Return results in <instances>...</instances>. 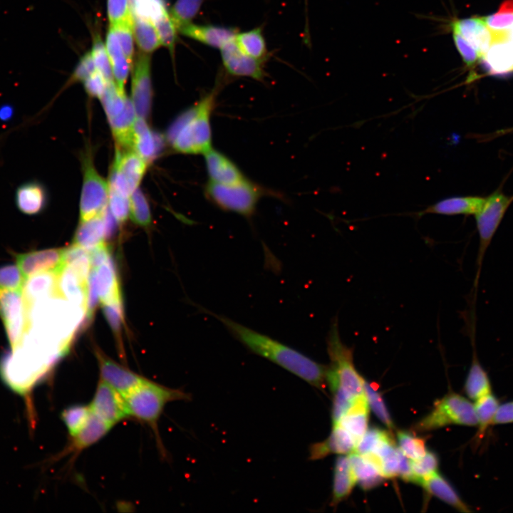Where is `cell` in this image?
Returning a JSON list of instances; mask_svg holds the SVG:
<instances>
[{"label": "cell", "instance_id": "16", "mask_svg": "<svg viewBox=\"0 0 513 513\" xmlns=\"http://www.w3.org/2000/svg\"><path fill=\"white\" fill-rule=\"evenodd\" d=\"M204 156L209 177V181L232 185L247 179L238 166L219 151L212 147L204 154Z\"/></svg>", "mask_w": 513, "mask_h": 513}, {"label": "cell", "instance_id": "4", "mask_svg": "<svg viewBox=\"0 0 513 513\" xmlns=\"http://www.w3.org/2000/svg\"><path fill=\"white\" fill-rule=\"evenodd\" d=\"M130 416L156 428L165 406L172 400H187L185 393L168 388L147 379L124 397Z\"/></svg>", "mask_w": 513, "mask_h": 513}, {"label": "cell", "instance_id": "51", "mask_svg": "<svg viewBox=\"0 0 513 513\" xmlns=\"http://www.w3.org/2000/svg\"><path fill=\"white\" fill-rule=\"evenodd\" d=\"M109 24H115L133 19L131 0H107Z\"/></svg>", "mask_w": 513, "mask_h": 513}, {"label": "cell", "instance_id": "55", "mask_svg": "<svg viewBox=\"0 0 513 513\" xmlns=\"http://www.w3.org/2000/svg\"><path fill=\"white\" fill-rule=\"evenodd\" d=\"M103 310L111 328L116 336L119 337L123 322L122 303L103 304Z\"/></svg>", "mask_w": 513, "mask_h": 513}, {"label": "cell", "instance_id": "40", "mask_svg": "<svg viewBox=\"0 0 513 513\" xmlns=\"http://www.w3.org/2000/svg\"><path fill=\"white\" fill-rule=\"evenodd\" d=\"M161 46L167 48L173 55L178 32L169 12L164 11L153 21Z\"/></svg>", "mask_w": 513, "mask_h": 513}, {"label": "cell", "instance_id": "7", "mask_svg": "<svg viewBox=\"0 0 513 513\" xmlns=\"http://www.w3.org/2000/svg\"><path fill=\"white\" fill-rule=\"evenodd\" d=\"M512 199L501 192L496 191L485 198L481 209L475 214L479 234L475 286L480 278L481 266L487 249Z\"/></svg>", "mask_w": 513, "mask_h": 513}, {"label": "cell", "instance_id": "23", "mask_svg": "<svg viewBox=\"0 0 513 513\" xmlns=\"http://www.w3.org/2000/svg\"><path fill=\"white\" fill-rule=\"evenodd\" d=\"M93 269L95 271L97 289L102 304L122 303L120 284L112 256Z\"/></svg>", "mask_w": 513, "mask_h": 513}, {"label": "cell", "instance_id": "35", "mask_svg": "<svg viewBox=\"0 0 513 513\" xmlns=\"http://www.w3.org/2000/svg\"><path fill=\"white\" fill-rule=\"evenodd\" d=\"M133 31L140 52L150 54L161 46L151 20L133 13Z\"/></svg>", "mask_w": 513, "mask_h": 513}, {"label": "cell", "instance_id": "28", "mask_svg": "<svg viewBox=\"0 0 513 513\" xmlns=\"http://www.w3.org/2000/svg\"><path fill=\"white\" fill-rule=\"evenodd\" d=\"M473 352L464 390L467 397L473 400L492 393L490 379L487 371L477 358L474 338L472 337Z\"/></svg>", "mask_w": 513, "mask_h": 513}, {"label": "cell", "instance_id": "20", "mask_svg": "<svg viewBox=\"0 0 513 513\" xmlns=\"http://www.w3.org/2000/svg\"><path fill=\"white\" fill-rule=\"evenodd\" d=\"M22 288L26 306L52 296H60L58 289V273L45 271L28 277Z\"/></svg>", "mask_w": 513, "mask_h": 513}, {"label": "cell", "instance_id": "44", "mask_svg": "<svg viewBox=\"0 0 513 513\" xmlns=\"http://www.w3.org/2000/svg\"><path fill=\"white\" fill-rule=\"evenodd\" d=\"M91 413L90 406L76 405L65 409L61 413L62 420L71 436H75L83 427Z\"/></svg>", "mask_w": 513, "mask_h": 513}, {"label": "cell", "instance_id": "37", "mask_svg": "<svg viewBox=\"0 0 513 513\" xmlns=\"http://www.w3.org/2000/svg\"><path fill=\"white\" fill-rule=\"evenodd\" d=\"M235 43L238 48L246 55L263 61L267 57V48L261 28L237 32Z\"/></svg>", "mask_w": 513, "mask_h": 513}, {"label": "cell", "instance_id": "25", "mask_svg": "<svg viewBox=\"0 0 513 513\" xmlns=\"http://www.w3.org/2000/svg\"><path fill=\"white\" fill-rule=\"evenodd\" d=\"M486 69L495 75L513 71V41L508 38L493 43L482 57Z\"/></svg>", "mask_w": 513, "mask_h": 513}, {"label": "cell", "instance_id": "46", "mask_svg": "<svg viewBox=\"0 0 513 513\" xmlns=\"http://www.w3.org/2000/svg\"><path fill=\"white\" fill-rule=\"evenodd\" d=\"M130 215L133 221L138 225L147 227L151 222V214L147 201L137 188L130 196Z\"/></svg>", "mask_w": 513, "mask_h": 513}, {"label": "cell", "instance_id": "19", "mask_svg": "<svg viewBox=\"0 0 513 513\" xmlns=\"http://www.w3.org/2000/svg\"><path fill=\"white\" fill-rule=\"evenodd\" d=\"M178 32L187 38L219 49L234 40L237 33V31L233 28L212 24L197 25L192 23L180 28Z\"/></svg>", "mask_w": 513, "mask_h": 513}, {"label": "cell", "instance_id": "39", "mask_svg": "<svg viewBox=\"0 0 513 513\" xmlns=\"http://www.w3.org/2000/svg\"><path fill=\"white\" fill-rule=\"evenodd\" d=\"M204 0H177L169 14L177 31L192 23Z\"/></svg>", "mask_w": 513, "mask_h": 513}, {"label": "cell", "instance_id": "41", "mask_svg": "<svg viewBox=\"0 0 513 513\" xmlns=\"http://www.w3.org/2000/svg\"><path fill=\"white\" fill-rule=\"evenodd\" d=\"M128 99L125 93L120 92L114 81L108 83L100 100L108 120L123 110Z\"/></svg>", "mask_w": 513, "mask_h": 513}, {"label": "cell", "instance_id": "30", "mask_svg": "<svg viewBox=\"0 0 513 513\" xmlns=\"http://www.w3.org/2000/svg\"><path fill=\"white\" fill-rule=\"evenodd\" d=\"M348 456L356 481L363 489H372L385 479L378 466L369 458L355 452Z\"/></svg>", "mask_w": 513, "mask_h": 513}, {"label": "cell", "instance_id": "34", "mask_svg": "<svg viewBox=\"0 0 513 513\" xmlns=\"http://www.w3.org/2000/svg\"><path fill=\"white\" fill-rule=\"evenodd\" d=\"M157 141L145 119L136 118L134 124L132 147L147 163L152 160L158 150Z\"/></svg>", "mask_w": 513, "mask_h": 513}, {"label": "cell", "instance_id": "5", "mask_svg": "<svg viewBox=\"0 0 513 513\" xmlns=\"http://www.w3.org/2000/svg\"><path fill=\"white\" fill-rule=\"evenodd\" d=\"M268 191L249 181L223 185L209 181L204 189L206 197L219 208L250 217L256 209L261 197Z\"/></svg>", "mask_w": 513, "mask_h": 513}, {"label": "cell", "instance_id": "58", "mask_svg": "<svg viewBox=\"0 0 513 513\" xmlns=\"http://www.w3.org/2000/svg\"><path fill=\"white\" fill-rule=\"evenodd\" d=\"M13 115V108L7 105L0 108V120H7L11 118Z\"/></svg>", "mask_w": 513, "mask_h": 513}, {"label": "cell", "instance_id": "18", "mask_svg": "<svg viewBox=\"0 0 513 513\" xmlns=\"http://www.w3.org/2000/svg\"><path fill=\"white\" fill-rule=\"evenodd\" d=\"M356 444V440L345 428L335 424L328 438L310 447L309 459L316 460L330 454L348 455L355 451Z\"/></svg>", "mask_w": 513, "mask_h": 513}, {"label": "cell", "instance_id": "29", "mask_svg": "<svg viewBox=\"0 0 513 513\" xmlns=\"http://www.w3.org/2000/svg\"><path fill=\"white\" fill-rule=\"evenodd\" d=\"M420 485L429 494L437 497L458 511L462 512H472L452 486L437 472L424 480L420 483Z\"/></svg>", "mask_w": 513, "mask_h": 513}, {"label": "cell", "instance_id": "10", "mask_svg": "<svg viewBox=\"0 0 513 513\" xmlns=\"http://www.w3.org/2000/svg\"><path fill=\"white\" fill-rule=\"evenodd\" d=\"M21 292L0 288V318L11 349L19 343L27 326L26 307Z\"/></svg>", "mask_w": 513, "mask_h": 513}, {"label": "cell", "instance_id": "42", "mask_svg": "<svg viewBox=\"0 0 513 513\" xmlns=\"http://www.w3.org/2000/svg\"><path fill=\"white\" fill-rule=\"evenodd\" d=\"M438 463L437 455L430 451H427L425 455L419 459L410 460L412 482L420 484L424 480L437 472Z\"/></svg>", "mask_w": 513, "mask_h": 513}, {"label": "cell", "instance_id": "36", "mask_svg": "<svg viewBox=\"0 0 513 513\" xmlns=\"http://www.w3.org/2000/svg\"><path fill=\"white\" fill-rule=\"evenodd\" d=\"M482 18L492 33L493 43L507 38L513 28V0H505L495 14Z\"/></svg>", "mask_w": 513, "mask_h": 513}, {"label": "cell", "instance_id": "33", "mask_svg": "<svg viewBox=\"0 0 513 513\" xmlns=\"http://www.w3.org/2000/svg\"><path fill=\"white\" fill-rule=\"evenodd\" d=\"M137 115L131 100L128 99L123 110L108 120L114 138L120 147H132L134 124Z\"/></svg>", "mask_w": 513, "mask_h": 513}, {"label": "cell", "instance_id": "2", "mask_svg": "<svg viewBox=\"0 0 513 513\" xmlns=\"http://www.w3.org/2000/svg\"><path fill=\"white\" fill-rule=\"evenodd\" d=\"M217 85L172 123L167 138L172 148L184 154H204L212 148L211 118L219 91Z\"/></svg>", "mask_w": 513, "mask_h": 513}, {"label": "cell", "instance_id": "24", "mask_svg": "<svg viewBox=\"0 0 513 513\" xmlns=\"http://www.w3.org/2000/svg\"><path fill=\"white\" fill-rule=\"evenodd\" d=\"M484 200L485 198L477 196L449 197L430 205L421 214L475 215L481 209Z\"/></svg>", "mask_w": 513, "mask_h": 513}, {"label": "cell", "instance_id": "14", "mask_svg": "<svg viewBox=\"0 0 513 513\" xmlns=\"http://www.w3.org/2000/svg\"><path fill=\"white\" fill-rule=\"evenodd\" d=\"M96 356L100 380L108 384L123 397L133 390L146 379L116 363L97 351Z\"/></svg>", "mask_w": 513, "mask_h": 513}, {"label": "cell", "instance_id": "21", "mask_svg": "<svg viewBox=\"0 0 513 513\" xmlns=\"http://www.w3.org/2000/svg\"><path fill=\"white\" fill-rule=\"evenodd\" d=\"M58 289L61 297L86 313L88 280L83 279L70 266L63 265L58 273Z\"/></svg>", "mask_w": 513, "mask_h": 513}, {"label": "cell", "instance_id": "57", "mask_svg": "<svg viewBox=\"0 0 513 513\" xmlns=\"http://www.w3.org/2000/svg\"><path fill=\"white\" fill-rule=\"evenodd\" d=\"M513 423V400L499 404L493 425Z\"/></svg>", "mask_w": 513, "mask_h": 513}, {"label": "cell", "instance_id": "52", "mask_svg": "<svg viewBox=\"0 0 513 513\" xmlns=\"http://www.w3.org/2000/svg\"><path fill=\"white\" fill-rule=\"evenodd\" d=\"M387 433L388 432L378 428L368 429L358 441L354 452L361 455L369 454Z\"/></svg>", "mask_w": 513, "mask_h": 513}, {"label": "cell", "instance_id": "53", "mask_svg": "<svg viewBox=\"0 0 513 513\" xmlns=\"http://www.w3.org/2000/svg\"><path fill=\"white\" fill-rule=\"evenodd\" d=\"M455 45L467 67H472L480 58L477 51L462 35L451 29Z\"/></svg>", "mask_w": 513, "mask_h": 513}, {"label": "cell", "instance_id": "38", "mask_svg": "<svg viewBox=\"0 0 513 513\" xmlns=\"http://www.w3.org/2000/svg\"><path fill=\"white\" fill-rule=\"evenodd\" d=\"M475 401L474 405L478 426L477 436L478 440H481L489 427L493 425L494 416L499 406V401L492 393Z\"/></svg>", "mask_w": 513, "mask_h": 513}, {"label": "cell", "instance_id": "59", "mask_svg": "<svg viewBox=\"0 0 513 513\" xmlns=\"http://www.w3.org/2000/svg\"><path fill=\"white\" fill-rule=\"evenodd\" d=\"M509 130H510V131H513V128H512V129H510Z\"/></svg>", "mask_w": 513, "mask_h": 513}, {"label": "cell", "instance_id": "1", "mask_svg": "<svg viewBox=\"0 0 513 513\" xmlns=\"http://www.w3.org/2000/svg\"><path fill=\"white\" fill-rule=\"evenodd\" d=\"M220 321L247 349L292 373L318 389L327 386V366L266 335L242 325L223 315L206 310Z\"/></svg>", "mask_w": 513, "mask_h": 513}, {"label": "cell", "instance_id": "17", "mask_svg": "<svg viewBox=\"0 0 513 513\" xmlns=\"http://www.w3.org/2000/svg\"><path fill=\"white\" fill-rule=\"evenodd\" d=\"M450 28L459 32L474 47L480 58L493 43L492 33L482 17L457 19L451 22Z\"/></svg>", "mask_w": 513, "mask_h": 513}, {"label": "cell", "instance_id": "45", "mask_svg": "<svg viewBox=\"0 0 513 513\" xmlns=\"http://www.w3.org/2000/svg\"><path fill=\"white\" fill-rule=\"evenodd\" d=\"M364 393L369 408L388 429L392 430L394 427L393 423L380 393L366 380L364 382Z\"/></svg>", "mask_w": 513, "mask_h": 513}, {"label": "cell", "instance_id": "31", "mask_svg": "<svg viewBox=\"0 0 513 513\" xmlns=\"http://www.w3.org/2000/svg\"><path fill=\"white\" fill-rule=\"evenodd\" d=\"M103 213L89 220L81 222L74 236L73 244L90 251L104 243L105 227Z\"/></svg>", "mask_w": 513, "mask_h": 513}, {"label": "cell", "instance_id": "22", "mask_svg": "<svg viewBox=\"0 0 513 513\" xmlns=\"http://www.w3.org/2000/svg\"><path fill=\"white\" fill-rule=\"evenodd\" d=\"M14 201L21 212L26 215H35L39 214L46 207V190L39 182L27 181L16 188Z\"/></svg>", "mask_w": 513, "mask_h": 513}, {"label": "cell", "instance_id": "56", "mask_svg": "<svg viewBox=\"0 0 513 513\" xmlns=\"http://www.w3.org/2000/svg\"><path fill=\"white\" fill-rule=\"evenodd\" d=\"M86 91L93 97L100 99L109 82L97 71L84 81Z\"/></svg>", "mask_w": 513, "mask_h": 513}, {"label": "cell", "instance_id": "12", "mask_svg": "<svg viewBox=\"0 0 513 513\" xmlns=\"http://www.w3.org/2000/svg\"><path fill=\"white\" fill-rule=\"evenodd\" d=\"M90 408L93 413L112 426L130 416L124 397L101 380Z\"/></svg>", "mask_w": 513, "mask_h": 513}, {"label": "cell", "instance_id": "49", "mask_svg": "<svg viewBox=\"0 0 513 513\" xmlns=\"http://www.w3.org/2000/svg\"><path fill=\"white\" fill-rule=\"evenodd\" d=\"M130 197L109 187V210L118 222H124L130 214Z\"/></svg>", "mask_w": 513, "mask_h": 513}, {"label": "cell", "instance_id": "54", "mask_svg": "<svg viewBox=\"0 0 513 513\" xmlns=\"http://www.w3.org/2000/svg\"><path fill=\"white\" fill-rule=\"evenodd\" d=\"M96 71L91 52H87L80 59L68 83L84 81Z\"/></svg>", "mask_w": 513, "mask_h": 513}, {"label": "cell", "instance_id": "48", "mask_svg": "<svg viewBox=\"0 0 513 513\" xmlns=\"http://www.w3.org/2000/svg\"><path fill=\"white\" fill-rule=\"evenodd\" d=\"M90 52L96 71H98L108 82L114 81L111 65L105 46L98 35H95L93 38Z\"/></svg>", "mask_w": 513, "mask_h": 513}, {"label": "cell", "instance_id": "27", "mask_svg": "<svg viewBox=\"0 0 513 513\" xmlns=\"http://www.w3.org/2000/svg\"><path fill=\"white\" fill-rule=\"evenodd\" d=\"M356 483L348 455H339L335 462L331 505L336 506L346 499Z\"/></svg>", "mask_w": 513, "mask_h": 513}, {"label": "cell", "instance_id": "3", "mask_svg": "<svg viewBox=\"0 0 513 513\" xmlns=\"http://www.w3.org/2000/svg\"><path fill=\"white\" fill-rule=\"evenodd\" d=\"M326 344L330 358L326 383L332 394L343 395L352 400L364 395L365 380L354 366L353 348L341 341L337 318L331 323Z\"/></svg>", "mask_w": 513, "mask_h": 513}, {"label": "cell", "instance_id": "13", "mask_svg": "<svg viewBox=\"0 0 513 513\" xmlns=\"http://www.w3.org/2000/svg\"><path fill=\"white\" fill-rule=\"evenodd\" d=\"M234 39L219 49L225 71L232 76L247 77L262 81L266 76L262 61L244 53L237 46Z\"/></svg>", "mask_w": 513, "mask_h": 513}, {"label": "cell", "instance_id": "15", "mask_svg": "<svg viewBox=\"0 0 513 513\" xmlns=\"http://www.w3.org/2000/svg\"><path fill=\"white\" fill-rule=\"evenodd\" d=\"M16 258L25 278L45 271L59 273L63 266V249L33 251L18 254Z\"/></svg>", "mask_w": 513, "mask_h": 513}, {"label": "cell", "instance_id": "11", "mask_svg": "<svg viewBox=\"0 0 513 513\" xmlns=\"http://www.w3.org/2000/svg\"><path fill=\"white\" fill-rule=\"evenodd\" d=\"M133 68L131 101L137 117L146 120L152 97L150 54L140 52Z\"/></svg>", "mask_w": 513, "mask_h": 513}, {"label": "cell", "instance_id": "26", "mask_svg": "<svg viewBox=\"0 0 513 513\" xmlns=\"http://www.w3.org/2000/svg\"><path fill=\"white\" fill-rule=\"evenodd\" d=\"M368 418L369 405L364 394L354 400L351 407L336 424L345 428L358 442L368 429Z\"/></svg>", "mask_w": 513, "mask_h": 513}, {"label": "cell", "instance_id": "32", "mask_svg": "<svg viewBox=\"0 0 513 513\" xmlns=\"http://www.w3.org/2000/svg\"><path fill=\"white\" fill-rule=\"evenodd\" d=\"M112 427L111 425L91 411L86 424L73 437V450L80 451L91 446L104 437Z\"/></svg>", "mask_w": 513, "mask_h": 513}, {"label": "cell", "instance_id": "9", "mask_svg": "<svg viewBox=\"0 0 513 513\" xmlns=\"http://www.w3.org/2000/svg\"><path fill=\"white\" fill-rule=\"evenodd\" d=\"M147 162L133 151H116L108 182L109 187L130 197L138 188L145 172Z\"/></svg>", "mask_w": 513, "mask_h": 513}, {"label": "cell", "instance_id": "47", "mask_svg": "<svg viewBox=\"0 0 513 513\" xmlns=\"http://www.w3.org/2000/svg\"><path fill=\"white\" fill-rule=\"evenodd\" d=\"M109 25L112 26L115 29L123 52L133 68L135 40L133 31V19Z\"/></svg>", "mask_w": 513, "mask_h": 513}, {"label": "cell", "instance_id": "50", "mask_svg": "<svg viewBox=\"0 0 513 513\" xmlns=\"http://www.w3.org/2000/svg\"><path fill=\"white\" fill-rule=\"evenodd\" d=\"M24 276L16 265L8 264L0 267V288L22 291Z\"/></svg>", "mask_w": 513, "mask_h": 513}, {"label": "cell", "instance_id": "43", "mask_svg": "<svg viewBox=\"0 0 513 513\" xmlns=\"http://www.w3.org/2000/svg\"><path fill=\"white\" fill-rule=\"evenodd\" d=\"M398 448L410 460L420 458L427 452L425 440L413 434L400 430L397 432Z\"/></svg>", "mask_w": 513, "mask_h": 513}, {"label": "cell", "instance_id": "6", "mask_svg": "<svg viewBox=\"0 0 513 513\" xmlns=\"http://www.w3.org/2000/svg\"><path fill=\"white\" fill-rule=\"evenodd\" d=\"M449 425H477L474 404L455 393H449L437 400L432 411L415 424L414 430L425 432Z\"/></svg>", "mask_w": 513, "mask_h": 513}, {"label": "cell", "instance_id": "8", "mask_svg": "<svg viewBox=\"0 0 513 513\" xmlns=\"http://www.w3.org/2000/svg\"><path fill=\"white\" fill-rule=\"evenodd\" d=\"M83 180L80 219L84 222L104 212L108 200V183L98 173L90 155L83 158Z\"/></svg>", "mask_w": 513, "mask_h": 513}]
</instances>
